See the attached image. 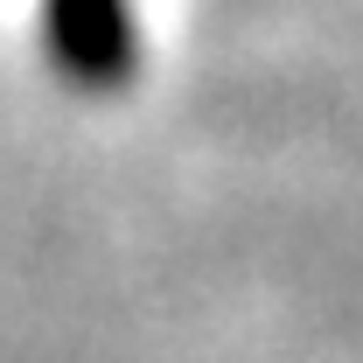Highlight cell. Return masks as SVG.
<instances>
[{
    "instance_id": "cell-1",
    "label": "cell",
    "mask_w": 363,
    "mask_h": 363,
    "mask_svg": "<svg viewBox=\"0 0 363 363\" xmlns=\"http://www.w3.org/2000/svg\"><path fill=\"white\" fill-rule=\"evenodd\" d=\"M43 43L56 70L84 91H105L133 70L126 0H43Z\"/></svg>"
}]
</instances>
